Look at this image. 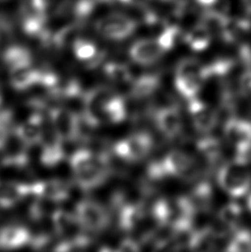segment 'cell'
Here are the masks:
<instances>
[{"label": "cell", "instance_id": "14", "mask_svg": "<svg viewBox=\"0 0 251 252\" xmlns=\"http://www.w3.org/2000/svg\"><path fill=\"white\" fill-rule=\"evenodd\" d=\"M62 143L63 141L54 129L48 136L44 135L41 141L42 149L40 157L41 164L46 167H55L62 163L64 158V151Z\"/></svg>", "mask_w": 251, "mask_h": 252}, {"label": "cell", "instance_id": "38", "mask_svg": "<svg viewBox=\"0 0 251 252\" xmlns=\"http://www.w3.org/2000/svg\"><path fill=\"white\" fill-rule=\"evenodd\" d=\"M139 250V244L133 239H126L120 244L119 251L121 252H137Z\"/></svg>", "mask_w": 251, "mask_h": 252}, {"label": "cell", "instance_id": "26", "mask_svg": "<svg viewBox=\"0 0 251 252\" xmlns=\"http://www.w3.org/2000/svg\"><path fill=\"white\" fill-rule=\"evenodd\" d=\"M183 3L180 0H155V10H150L148 17L152 19L161 18V16H177L182 11Z\"/></svg>", "mask_w": 251, "mask_h": 252}, {"label": "cell", "instance_id": "24", "mask_svg": "<svg viewBox=\"0 0 251 252\" xmlns=\"http://www.w3.org/2000/svg\"><path fill=\"white\" fill-rule=\"evenodd\" d=\"M104 115L106 122L111 123L123 122L126 116V106L123 96L115 93L106 104Z\"/></svg>", "mask_w": 251, "mask_h": 252}, {"label": "cell", "instance_id": "20", "mask_svg": "<svg viewBox=\"0 0 251 252\" xmlns=\"http://www.w3.org/2000/svg\"><path fill=\"white\" fill-rule=\"evenodd\" d=\"M160 84L159 75L155 73L144 74L132 81L130 93L134 98H146L155 93Z\"/></svg>", "mask_w": 251, "mask_h": 252}, {"label": "cell", "instance_id": "18", "mask_svg": "<svg viewBox=\"0 0 251 252\" xmlns=\"http://www.w3.org/2000/svg\"><path fill=\"white\" fill-rule=\"evenodd\" d=\"M40 79L41 70L32 68L31 65L10 70V84L16 91L23 92L39 85Z\"/></svg>", "mask_w": 251, "mask_h": 252}, {"label": "cell", "instance_id": "22", "mask_svg": "<svg viewBox=\"0 0 251 252\" xmlns=\"http://www.w3.org/2000/svg\"><path fill=\"white\" fill-rule=\"evenodd\" d=\"M217 233L210 228L202 229L191 234L189 248L197 252H209L215 249Z\"/></svg>", "mask_w": 251, "mask_h": 252}, {"label": "cell", "instance_id": "21", "mask_svg": "<svg viewBox=\"0 0 251 252\" xmlns=\"http://www.w3.org/2000/svg\"><path fill=\"white\" fill-rule=\"evenodd\" d=\"M3 61L10 70L32 65L33 57L29 48L21 45H12L3 52Z\"/></svg>", "mask_w": 251, "mask_h": 252}, {"label": "cell", "instance_id": "15", "mask_svg": "<svg viewBox=\"0 0 251 252\" xmlns=\"http://www.w3.org/2000/svg\"><path fill=\"white\" fill-rule=\"evenodd\" d=\"M52 222L55 232L59 237L67 239H72L82 232L79 229H83L79 225L76 215L63 209H56L52 214ZM84 230V229H83Z\"/></svg>", "mask_w": 251, "mask_h": 252}, {"label": "cell", "instance_id": "23", "mask_svg": "<svg viewBox=\"0 0 251 252\" xmlns=\"http://www.w3.org/2000/svg\"><path fill=\"white\" fill-rule=\"evenodd\" d=\"M185 41L194 51H203L210 45V29L205 24L197 25L188 33Z\"/></svg>", "mask_w": 251, "mask_h": 252}, {"label": "cell", "instance_id": "33", "mask_svg": "<svg viewBox=\"0 0 251 252\" xmlns=\"http://www.w3.org/2000/svg\"><path fill=\"white\" fill-rule=\"evenodd\" d=\"M14 114L10 109H0V137L14 133Z\"/></svg>", "mask_w": 251, "mask_h": 252}, {"label": "cell", "instance_id": "4", "mask_svg": "<svg viewBox=\"0 0 251 252\" xmlns=\"http://www.w3.org/2000/svg\"><path fill=\"white\" fill-rule=\"evenodd\" d=\"M75 215L85 232H101L110 223V215L102 204L91 199H84L76 205Z\"/></svg>", "mask_w": 251, "mask_h": 252}, {"label": "cell", "instance_id": "3", "mask_svg": "<svg viewBox=\"0 0 251 252\" xmlns=\"http://www.w3.org/2000/svg\"><path fill=\"white\" fill-rule=\"evenodd\" d=\"M138 24L133 18L126 14L113 12L108 14L95 24L97 34L107 40L124 41L135 33Z\"/></svg>", "mask_w": 251, "mask_h": 252}, {"label": "cell", "instance_id": "32", "mask_svg": "<svg viewBox=\"0 0 251 252\" xmlns=\"http://www.w3.org/2000/svg\"><path fill=\"white\" fill-rule=\"evenodd\" d=\"M227 251L232 252H251V232L246 230L237 232L229 244Z\"/></svg>", "mask_w": 251, "mask_h": 252}, {"label": "cell", "instance_id": "29", "mask_svg": "<svg viewBox=\"0 0 251 252\" xmlns=\"http://www.w3.org/2000/svg\"><path fill=\"white\" fill-rule=\"evenodd\" d=\"M106 77L116 84H125L131 81L132 75L128 67L121 63H108L103 67Z\"/></svg>", "mask_w": 251, "mask_h": 252}, {"label": "cell", "instance_id": "27", "mask_svg": "<svg viewBox=\"0 0 251 252\" xmlns=\"http://www.w3.org/2000/svg\"><path fill=\"white\" fill-rule=\"evenodd\" d=\"M197 150L201 157H203L208 163L213 164L220 156V144L214 138L206 137L198 141Z\"/></svg>", "mask_w": 251, "mask_h": 252}, {"label": "cell", "instance_id": "30", "mask_svg": "<svg viewBox=\"0 0 251 252\" xmlns=\"http://www.w3.org/2000/svg\"><path fill=\"white\" fill-rule=\"evenodd\" d=\"M187 197L195 211L207 208L210 204L212 198L210 185L208 184H200L193 189L192 194Z\"/></svg>", "mask_w": 251, "mask_h": 252}, {"label": "cell", "instance_id": "7", "mask_svg": "<svg viewBox=\"0 0 251 252\" xmlns=\"http://www.w3.org/2000/svg\"><path fill=\"white\" fill-rule=\"evenodd\" d=\"M157 39L145 38L135 41L129 49V55L133 62L141 65H151L158 62L164 55Z\"/></svg>", "mask_w": 251, "mask_h": 252}, {"label": "cell", "instance_id": "40", "mask_svg": "<svg viewBox=\"0 0 251 252\" xmlns=\"http://www.w3.org/2000/svg\"><path fill=\"white\" fill-rule=\"evenodd\" d=\"M245 3L248 10L251 11V0H245Z\"/></svg>", "mask_w": 251, "mask_h": 252}, {"label": "cell", "instance_id": "25", "mask_svg": "<svg viewBox=\"0 0 251 252\" xmlns=\"http://www.w3.org/2000/svg\"><path fill=\"white\" fill-rule=\"evenodd\" d=\"M100 159L98 154H95L92 151L81 148L76 151L70 158V165L73 174L81 172L91 167Z\"/></svg>", "mask_w": 251, "mask_h": 252}, {"label": "cell", "instance_id": "16", "mask_svg": "<svg viewBox=\"0 0 251 252\" xmlns=\"http://www.w3.org/2000/svg\"><path fill=\"white\" fill-rule=\"evenodd\" d=\"M31 232L21 225H5L0 228V249L12 250L29 245Z\"/></svg>", "mask_w": 251, "mask_h": 252}, {"label": "cell", "instance_id": "1", "mask_svg": "<svg viewBox=\"0 0 251 252\" xmlns=\"http://www.w3.org/2000/svg\"><path fill=\"white\" fill-rule=\"evenodd\" d=\"M206 78V66L195 59L182 60L176 69L175 85L185 98H195Z\"/></svg>", "mask_w": 251, "mask_h": 252}, {"label": "cell", "instance_id": "13", "mask_svg": "<svg viewBox=\"0 0 251 252\" xmlns=\"http://www.w3.org/2000/svg\"><path fill=\"white\" fill-rule=\"evenodd\" d=\"M224 134L237 150L251 147V122L231 118L224 125Z\"/></svg>", "mask_w": 251, "mask_h": 252}, {"label": "cell", "instance_id": "9", "mask_svg": "<svg viewBox=\"0 0 251 252\" xmlns=\"http://www.w3.org/2000/svg\"><path fill=\"white\" fill-rule=\"evenodd\" d=\"M30 184L31 195L46 199L56 204L67 200L70 195L69 184L61 179L40 181Z\"/></svg>", "mask_w": 251, "mask_h": 252}, {"label": "cell", "instance_id": "41", "mask_svg": "<svg viewBox=\"0 0 251 252\" xmlns=\"http://www.w3.org/2000/svg\"><path fill=\"white\" fill-rule=\"evenodd\" d=\"M2 101H3V92H2V88L0 85V106L2 104Z\"/></svg>", "mask_w": 251, "mask_h": 252}, {"label": "cell", "instance_id": "2", "mask_svg": "<svg viewBox=\"0 0 251 252\" xmlns=\"http://www.w3.org/2000/svg\"><path fill=\"white\" fill-rule=\"evenodd\" d=\"M247 165L235 160L224 165L218 172L220 186L232 197H242L251 189V172Z\"/></svg>", "mask_w": 251, "mask_h": 252}, {"label": "cell", "instance_id": "8", "mask_svg": "<svg viewBox=\"0 0 251 252\" xmlns=\"http://www.w3.org/2000/svg\"><path fill=\"white\" fill-rule=\"evenodd\" d=\"M14 133L27 148L41 143L44 136V116L36 111L16 126Z\"/></svg>", "mask_w": 251, "mask_h": 252}, {"label": "cell", "instance_id": "31", "mask_svg": "<svg viewBox=\"0 0 251 252\" xmlns=\"http://www.w3.org/2000/svg\"><path fill=\"white\" fill-rule=\"evenodd\" d=\"M242 209L240 205L237 203H229L222 208L220 212V220L223 225L229 228H235L241 220Z\"/></svg>", "mask_w": 251, "mask_h": 252}, {"label": "cell", "instance_id": "43", "mask_svg": "<svg viewBox=\"0 0 251 252\" xmlns=\"http://www.w3.org/2000/svg\"><path fill=\"white\" fill-rule=\"evenodd\" d=\"M2 1H6V0H0V2H2Z\"/></svg>", "mask_w": 251, "mask_h": 252}, {"label": "cell", "instance_id": "42", "mask_svg": "<svg viewBox=\"0 0 251 252\" xmlns=\"http://www.w3.org/2000/svg\"><path fill=\"white\" fill-rule=\"evenodd\" d=\"M248 208L250 209V211L251 212V194L248 198Z\"/></svg>", "mask_w": 251, "mask_h": 252}, {"label": "cell", "instance_id": "39", "mask_svg": "<svg viewBox=\"0 0 251 252\" xmlns=\"http://www.w3.org/2000/svg\"><path fill=\"white\" fill-rule=\"evenodd\" d=\"M216 1H217V0H198L199 3H201V4H206V5L213 4V3H215Z\"/></svg>", "mask_w": 251, "mask_h": 252}, {"label": "cell", "instance_id": "37", "mask_svg": "<svg viewBox=\"0 0 251 252\" xmlns=\"http://www.w3.org/2000/svg\"><path fill=\"white\" fill-rule=\"evenodd\" d=\"M13 24L4 14L0 13V33L3 34H11L13 33Z\"/></svg>", "mask_w": 251, "mask_h": 252}, {"label": "cell", "instance_id": "17", "mask_svg": "<svg viewBox=\"0 0 251 252\" xmlns=\"http://www.w3.org/2000/svg\"><path fill=\"white\" fill-rule=\"evenodd\" d=\"M31 195V184L10 182L0 186V208H13L24 198Z\"/></svg>", "mask_w": 251, "mask_h": 252}, {"label": "cell", "instance_id": "12", "mask_svg": "<svg viewBox=\"0 0 251 252\" xmlns=\"http://www.w3.org/2000/svg\"><path fill=\"white\" fill-rule=\"evenodd\" d=\"M168 177H189L194 170V160L181 151H172L162 159Z\"/></svg>", "mask_w": 251, "mask_h": 252}, {"label": "cell", "instance_id": "35", "mask_svg": "<svg viewBox=\"0 0 251 252\" xmlns=\"http://www.w3.org/2000/svg\"><path fill=\"white\" fill-rule=\"evenodd\" d=\"M61 1L62 0H30L34 10L46 15H48L50 10H54Z\"/></svg>", "mask_w": 251, "mask_h": 252}, {"label": "cell", "instance_id": "5", "mask_svg": "<svg viewBox=\"0 0 251 252\" xmlns=\"http://www.w3.org/2000/svg\"><path fill=\"white\" fill-rule=\"evenodd\" d=\"M52 128L61 140L78 142L81 140V116L70 109L55 107L48 109Z\"/></svg>", "mask_w": 251, "mask_h": 252}, {"label": "cell", "instance_id": "11", "mask_svg": "<svg viewBox=\"0 0 251 252\" xmlns=\"http://www.w3.org/2000/svg\"><path fill=\"white\" fill-rule=\"evenodd\" d=\"M155 123L160 132L168 139H175L183 130V117L176 107H165L157 110Z\"/></svg>", "mask_w": 251, "mask_h": 252}, {"label": "cell", "instance_id": "10", "mask_svg": "<svg viewBox=\"0 0 251 252\" xmlns=\"http://www.w3.org/2000/svg\"><path fill=\"white\" fill-rule=\"evenodd\" d=\"M188 111L193 125L200 133H209L217 125L216 112L210 106L196 97L189 100Z\"/></svg>", "mask_w": 251, "mask_h": 252}, {"label": "cell", "instance_id": "19", "mask_svg": "<svg viewBox=\"0 0 251 252\" xmlns=\"http://www.w3.org/2000/svg\"><path fill=\"white\" fill-rule=\"evenodd\" d=\"M144 217L145 210L140 203H129L121 206L118 217L120 228L126 232L132 231L139 225Z\"/></svg>", "mask_w": 251, "mask_h": 252}, {"label": "cell", "instance_id": "34", "mask_svg": "<svg viewBox=\"0 0 251 252\" xmlns=\"http://www.w3.org/2000/svg\"><path fill=\"white\" fill-rule=\"evenodd\" d=\"M179 33V30L176 26H169L166 30L161 33L159 36L157 38L164 51H169L170 49L173 48L174 45L176 44L177 35Z\"/></svg>", "mask_w": 251, "mask_h": 252}, {"label": "cell", "instance_id": "28", "mask_svg": "<svg viewBox=\"0 0 251 252\" xmlns=\"http://www.w3.org/2000/svg\"><path fill=\"white\" fill-rule=\"evenodd\" d=\"M75 56L82 62H88L97 55V48L94 42L85 38L78 37L72 42Z\"/></svg>", "mask_w": 251, "mask_h": 252}, {"label": "cell", "instance_id": "6", "mask_svg": "<svg viewBox=\"0 0 251 252\" xmlns=\"http://www.w3.org/2000/svg\"><path fill=\"white\" fill-rule=\"evenodd\" d=\"M153 147V140L148 133H134L114 145L113 151L116 156L127 162L142 160Z\"/></svg>", "mask_w": 251, "mask_h": 252}, {"label": "cell", "instance_id": "36", "mask_svg": "<svg viewBox=\"0 0 251 252\" xmlns=\"http://www.w3.org/2000/svg\"><path fill=\"white\" fill-rule=\"evenodd\" d=\"M239 85L242 93L251 98V69L242 74Z\"/></svg>", "mask_w": 251, "mask_h": 252}]
</instances>
